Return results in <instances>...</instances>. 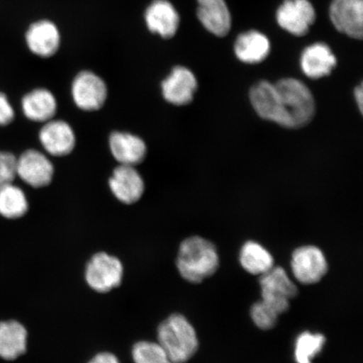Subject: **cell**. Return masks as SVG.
Segmentation results:
<instances>
[{
  "label": "cell",
  "mask_w": 363,
  "mask_h": 363,
  "mask_svg": "<svg viewBox=\"0 0 363 363\" xmlns=\"http://www.w3.org/2000/svg\"><path fill=\"white\" fill-rule=\"evenodd\" d=\"M329 16L338 33L352 39H362L363 0H331Z\"/></svg>",
  "instance_id": "8fae6325"
},
{
  "label": "cell",
  "mask_w": 363,
  "mask_h": 363,
  "mask_svg": "<svg viewBox=\"0 0 363 363\" xmlns=\"http://www.w3.org/2000/svg\"><path fill=\"white\" fill-rule=\"evenodd\" d=\"M125 267L119 257L104 251L93 254L86 262L84 278L94 293L107 294L123 283Z\"/></svg>",
  "instance_id": "277c9868"
},
{
  "label": "cell",
  "mask_w": 363,
  "mask_h": 363,
  "mask_svg": "<svg viewBox=\"0 0 363 363\" xmlns=\"http://www.w3.org/2000/svg\"><path fill=\"white\" fill-rule=\"evenodd\" d=\"M299 63L308 79H319L333 72L337 65V58L329 45L318 42L303 50Z\"/></svg>",
  "instance_id": "e0dca14e"
},
{
  "label": "cell",
  "mask_w": 363,
  "mask_h": 363,
  "mask_svg": "<svg viewBox=\"0 0 363 363\" xmlns=\"http://www.w3.org/2000/svg\"><path fill=\"white\" fill-rule=\"evenodd\" d=\"M234 52L240 62L246 65H257L265 61L269 56L271 42L259 30L244 31L235 40Z\"/></svg>",
  "instance_id": "ffe728a7"
},
{
  "label": "cell",
  "mask_w": 363,
  "mask_h": 363,
  "mask_svg": "<svg viewBox=\"0 0 363 363\" xmlns=\"http://www.w3.org/2000/svg\"><path fill=\"white\" fill-rule=\"evenodd\" d=\"M39 140L45 152L53 157L69 155L76 146L74 129L61 120L45 122L40 130Z\"/></svg>",
  "instance_id": "5bb4252c"
},
{
  "label": "cell",
  "mask_w": 363,
  "mask_h": 363,
  "mask_svg": "<svg viewBox=\"0 0 363 363\" xmlns=\"http://www.w3.org/2000/svg\"><path fill=\"white\" fill-rule=\"evenodd\" d=\"M17 157L8 152H0V187L13 183L16 177Z\"/></svg>",
  "instance_id": "83f0119b"
},
{
  "label": "cell",
  "mask_w": 363,
  "mask_h": 363,
  "mask_svg": "<svg viewBox=\"0 0 363 363\" xmlns=\"http://www.w3.org/2000/svg\"><path fill=\"white\" fill-rule=\"evenodd\" d=\"M262 302L279 315L287 311L290 299L296 296V285L282 267H277L261 275Z\"/></svg>",
  "instance_id": "8992f818"
},
{
  "label": "cell",
  "mask_w": 363,
  "mask_h": 363,
  "mask_svg": "<svg viewBox=\"0 0 363 363\" xmlns=\"http://www.w3.org/2000/svg\"><path fill=\"white\" fill-rule=\"evenodd\" d=\"M143 22L150 34L167 40L178 34L181 16L171 0H151L143 11Z\"/></svg>",
  "instance_id": "52a82bcc"
},
{
  "label": "cell",
  "mask_w": 363,
  "mask_h": 363,
  "mask_svg": "<svg viewBox=\"0 0 363 363\" xmlns=\"http://www.w3.org/2000/svg\"><path fill=\"white\" fill-rule=\"evenodd\" d=\"M196 16L208 33L225 38L233 27V17L225 0H196Z\"/></svg>",
  "instance_id": "2e32d148"
},
{
  "label": "cell",
  "mask_w": 363,
  "mask_h": 363,
  "mask_svg": "<svg viewBox=\"0 0 363 363\" xmlns=\"http://www.w3.org/2000/svg\"><path fill=\"white\" fill-rule=\"evenodd\" d=\"M108 185L113 196L126 206L138 203L145 191L144 180L135 167L118 166L113 171Z\"/></svg>",
  "instance_id": "9a60e30c"
},
{
  "label": "cell",
  "mask_w": 363,
  "mask_h": 363,
  "mask_svg": "<svg viewBox=\"0 0 363 363\" xmlns=\"http://www.w3.org/2000/svg\"><path fill=\"white\" fill-rule=\"evenodd\" d=\"M197 89L196 76L189 68L182 65L172 67L162 82V96L172 106H184L191 103Z\"/></svg>",
  "instance_id": "7c38bea8"
},
{
  "label": "cell",
  "mask_w": 363,
  "mask_h": 363,
  "mask_svg": "<svg viewBox=\"0 0 363 363\" xmlns=\"http://www.w3.org/2000/svg\"><path fill=\"white\" fill-rule=\"evenodd\" d=\"M15 111L6 94L0 93V126L11 124L15 119Z\"/></svg>",
  "instance_id": "f1b7e54d"
},
{
  "label": "cell",
  "mask_w": 363,
  "mask_h": 363,
  "mask_svg": "<svg viewBox=\"0 0 363 363\" xmlns=\"http://www.w3.org/2000/svg\"><path fill=\"white\" fill-rule=\"evenodd\" d=\"M108 145L113 158L120 165L135 167L144 161L147 156V145L140 136L115 131L113 133Z\"/></svg>",
  "instance_id": "ac0fdd59"
},
{
  "label": "cell",
  "mask_w": 363,
  "mask_h": 363,
  "mask_svg": "<svg viewBox=\"0 0 363 363\" xmlns=\"http://www.w3.org/2000/svg\"><path fill=\"white\" fill-rule=\"evenodd\" d=\"M325 337L321 334L306 333L299 335L295 342L294 357L297 363H312L323 349Z\"/></svg>",
  "instance_id": "484cf974"
},
{
  "label": "cell",
  "mask_w": 363,
  "mask_h": 363,
  "mask_svg": "<svg viewBox=\"0 0 363 363\" xmlns=\"http://www.w3.org/2000/svg\"><path fill=\"white\" fill-rule=\"evenodd\" d=\"M28 330L16 320L0 321V358L16 361L28 350Z\"/></svg>",
  "instance_id": "d6986e66"
},
{
  "label": "cell",
  "mask_w": 363,
  "mask_h": 363,
  "mask_svg": "<svg viewBox=\"0 0 363 363\" xmlns=\"http://www.w3.org/2000/svg\"><path fill=\"white\" fill-rule=\"evenodd\" d=\"M71 93L76 106L88 112L101 110L107 101L106 82L90 70L79 72L72 80Z\"/></svg>",
  "instance_id": "ba28073f"
},
{
  "label": "cell",
  "mask_w": 363,
  "mask_h": 363,
  "mask_svg": "<svg viewBox=\"0 0 363 363\" xmlns=\"http://www.w3.org/2000/svg\"><path fill=\"white\" fill-rule=\"evenodd\" d=\"M87 363H121L115 353L108 351L99 352Z\"/></svg>",
  "instance_id": "f546056e"
},
{
  "label": "cell",
  "mask_w": 363,
  "mask_h": 363,
  "mask_svg": "<svg viewBox=\"0 0 363 363\" xmlns=\"http://www.w3.org/2000/svg\"><path fill=\"white\" fill-rule=\"evenodd\" d=\"M157 342L174 363H186L196 353L199 340L194 326L184 315L174 313L157 328Z\"/></svg>",
  "instance_id": "3957f363"
},
{
  "label": "cell",
  "mask_w": 363,
  "mask_h": 363,
  "mask_svg": "<svg viewBox=\"0 0 363 363\" xmlns=\"http://www.w3.org/2000/svg\"><path fill=\"white\" fill-rule=\"evenodd\" d=\"M240 262L243 269L253 275H262L274 267V258L270 252L255 242L244 244L240 253Z\"/></svg>",
  "instance_id": "603a6c76"
},
{
  "label": "cell",
  "mask_w": 363,
  "mask_h": 363,
  "mask_svg": "<svg viewBox=\"0 0 363 363\" xmlns=\"http://www.w3.org/2000/svg\"><path fill=\"white\" fill-rule=\"evenodd\" d=\"M315 21V9L310 0H284L276 11L277 24L297 38L306 35Z\"/></svg>",
  "instance_id": "9c48e42d"
},
{
  "label": "cell",
  "mask_w": 363,
  "mask_h": 363,
  "mask_svg": "<svg viewBox=\"0 0 363 363\" xmlns=\"http://www.w3.org/2000/svg\"><path fill=\"white\" fill-rule=\"evenodd\" d=\"M21 106L27 119L40 123L52 120L57 111V99L47 89H36L26 94Z\"/></svg>",
  "instance_id": "44dd1931"
},
{
  "label": "cell",
  "mask_w": 363,
  "mask_h": 363,
  "mask_svg": "<svg viewBox=\"0 0 363 363\" xmlns=\"http://www.w3.org/2000/svg\"><path fill=\"white\" fill-rule=\"evenodd\" d=\"M279 96L278 125L289 129L307 125L315 113V102L310 89L301 80L286 78L274 84Z\"/></svg>",
  "instance_id": "6da1fadb"
},
{
  "label": "cell",
  "mask_w": 363,
  "mask_h": 363,
  "mask_svg": "<svg viewBox=\"0 0 363 363\" xmlns=\"http://www.w3.org/2000/svg\"><path fill=\"white\" fill-rule=\"evenodd\" d=\"M354 96H355L356 102L361 113H362L363 107V87L362 84L357 86L355 91H354Z\"/></svg>",
  "instance_id": "4dcf8cb0"
},
{
  "label": "cell",
  "mask_w": 363,
  "mask_h": 363,
  "mask_svg": "<svg viewBox=\"0 0 363 363\" xmlns=\"http://www.w3.org/2000/svg\"><path fill=\"white\" fill-rule=\"evenodd\" d=\"M28 210V199L21 188L13 183L0 187V216L16 220L26 216Z\"/></svg>",
  "instance_id": "cb8c5ba5"
},
{
  "label": "cell",
  "mask_w": 363,
  "mask_h": 363,
  "mask_svg": "<svg viewBox=\"0 0 363 363\" xmlns=\"http://www.w3.org/2000/svg\"><path fill=\"white\" fill-rule=\"evenodd\" d=\"M55 169L44 153L30 149L16 161V176L30 187L40 189L52 183Z\"/></svg>",
  "instance_id": "30bf717a"
},
{
  "label": "cell",
  "mask_w": 363,
  "mask_h": 363,
  "mask_svg": "<svg viewBox=\"0 0 363 363\" xmlns=\"http://www.w3.org/2000/svg\"><path fill=\"white\" fill-rule=\"evenodd\" d=\"M25 43L29 51L40 58L57 55L62 43L60 27L49 18H40L30 23L25 31Z\"/></svg>",
  "instance_id": "5b68a950"
},
{
  "label": "cell",
  "mask_w": 363,
  "mask_h": 363,
  "mask_svg": "<svg viewBox=\"0 0 363 363\" xmlns=\"http://www.w3.org/2000/svg\"><path fill=\"white\" fill-rule=\"evenodd\" d=\"M134 363H174L157 342L140 340L133 345L130 350Z\"/></svg>",
  "instance_id": "d4e9b609"
},
{
  "label": "cell",
  "mask_w": 363,
  "mask_h": 363,
  "mask_svg": "<svg viewBox=\"0 0 363 363\" xmlns=\"http://www.w3.org/2000/svg\"><path fill=\"white\" fill-rule=\"evenodd\" d=\"M176 267L187 282L201 283L214 274L219 267L216 248L208 240L198 235L186 238L179 247Z\"/></svg>",
  "instance_id": "7a4b0ae2"
},
{
  "label": "cell",
  "mask_w": 363,
  "mask_h": 363,
  "mask_svg": "<svg viewBox=\"0 0 363 363\" xmlns=\"http://www.w3.org/2000/svg\"><path fill=\"white\" fill-rule=\"evenodd\" d=\"M249 98L262 119L278 123L279 96L274 84L267 80L257 82L250 89Z\"/></svg>",
  "instance_id": "7402d4cb"
},
{
  "label": "cell",
  "mask_w": 363,
  "mask_h": 363,
  "mask_svg": "<svg viewBox=\"0 0 363 363\" xmlns=\"http://www.w3.org/2000/svg\"><path fill=\"white\" fill-rule=\"evenodd\" d=\"M252 319L257 326L262 330H270L274 328L278 321L279 315L272 310L262 301L254 303L251 308Z\"/></svg>",
  "instance_id": "4316f807"
},
{
  "label": "cell",
  "mask_w": 363,
  "mask_h": 363,
  "mask_svg": "<svg viewBox=\"0 0 363 363\" xmlns=\"http://www.w3.org/2000/svg\"><path fill=\"white\" fill-rule=\"evenodd\" d=\"M291 267L295 279L303 284L319 282L328 270L324 253L314 246L295 250L292 255Z\"/></svg>",
  "instance_id": "4fadbf2b"
}]
</instances>
